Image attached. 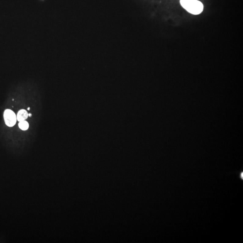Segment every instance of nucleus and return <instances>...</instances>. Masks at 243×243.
<instances>
[{
	"label": "nucleus",
	"mask_w": 243,
	"mask_h": 243,
	"mask_svg": "<svg viewBox=\"0 0 243 243\" xmlns=\"http://www.w3.org/2000/svg\"><path fill=\"white\" fill-rule=\"evenodd\" d=\"M4 119L6 124L9 127L14 126L16 124L17 117L16 114L10 109H6L4 113Z\"/></svg>",
	"instance_id": "2"
},
{
	"label": "nucleus",
	"mask_w": 243,
	"mask_h": 243,
	"mask_svg": "<svg viewBox=\"0 0 243 243\" xmlns=\"http://www.w3.org/2000/svg\"><path fill=\"white\" fill-rule=\"evenodd\" d=\"M28 116H29V117H31V116H32V114H31V113H29V114H28Z\"/></svg>",
	"instance_id": "5"
},
{
	"label": "nucleus",
	"mask_w": 243,
	"mask_h": 243,
	"mask_svg": "<svg viewBox=\"0 0 243 243\" xmlns=\"http://www.w3.org/2000/svg\"><path fill=\"white\" fill-rule=\"evenodd\" d=\"M28 114L27 111L25 109L20 110L17 113V120L19 122L24 121L28 118Z\"/></svg>",
	"instance_id": "3"
},
{
	"label": "nucleus",
	"mask_w": 243,
	"mask_h": 243,
	"mask_svg": "<svg viewBox=\"0 0 243 243\" xmlns=\"http://www.w3.org/2000/svg\"><path fill=\"white\" fill-rule=\"evenodd\" d=\"M180 4L183 8L193 15H199L204 9L202 3L198 0H180Z\"/></svg>",
	"instance_id": "1"
},
{
	"label": "nucleus",
	"mask_w": 243,
	"mask_h": 243,
	"mask_svg": "<svg viewBox=\"0 0 243 243\" xmlns=\"http://www.w3.org/2000/svg\"><path fill=\"white\" fill-rule=\"evenodd\" d=\"M19 127L20 129L25 131L28 129V127H29V124L27 122L24 120L23 121L20 122L19 123Z\"/></svg>",
	"instance_id": "4"
},
{
	"label": "nucleus",
	"mask_w": 243,
	"mask_h": 243,
	"mask_svg": "<svg viewBox=\"0 0 243 243\" xmlns=\"http://www.w3.org/2000/svg\"><path fill=\"white\" fill-rule=\"evenodd\" d=\"M29 109H30V108L28 107V110H29Z\"/></svg>",
	"instance_id": "6"
}]
</instances>
